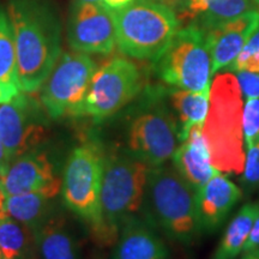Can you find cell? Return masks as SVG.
<instances>
[{
  "label": "cell",
  "mask_w": 259,
  "mask_h": 259,
  "mask_svg": "<svg viewBox=\"0 0 259 259\" xmlns=\"http://www.w3.org/2000/svg\"><path fill=\"white\" fill-rule=\"evenodd\" d=\"M202 126L203 124L194 125L171 156L173 167L196 192L211 179L216 171L204 141Z\"/></svg>",
  "instance_id": "16"
},
{
  "label": "cell",
  "mask_w": 259,
  "mask_h": 259,
  "mask_svg": "<svg viewBox=\"0 0 259 259\" xmlns=\"http://www.w3.org/2000/svg\"><path fill=\"white\" fill-rule=\"evenodd\" d=\"M242 113L244 96L235 74L231 71L216 74L202 134L213 168L225 176H241L245 167Z\"/></svg>",
  "instance_id": "2"
},
{
  "label": "cell",
  "mask_w": 259,
  "mask_h": 259,
  "mask_svg": "<svg viewBox=\"0 0 259 259\" xmlns=\"http://www.w3.org/2000/svg\"><path fill=\"white\" fill-rule=\"evenodd\" d=\"M259 28V11L246 14L205 30L206 45L211 57V74L226 69Z\"/></svg>",
  "instance_id": "14"
},
{
  "label": "cell",
  "mask_w": 259,
  "mask_h": 259,
  "mask_svg": "<svg viewBox=\"0 0 259 259\" xmlns=\"http://www.w3.org/2000/svg\"><path fill=\"white\" fill-rule=\"evenodd\" d=\"M240 198L241 190L216 169L211 179L196 192L197 218L202 233L218 231Z\"/></svg>",
  "instance_id": "15"
},
{
  "label": "cell",
  "mask_w": 259,
  "mask_h": 259,
  "mask_svg": "<svg viewBox=\"0 0 259 259\" xmlns=\"http://www.w3.org/2000/svg\"><path fill=\"white\" fill-rule=\"evenodd\" d=\"M34 232L12 218L0 220V259H34Z\"/></svg>",
  "instance_id": "23"
},
{
  "label": "cell",
  "mask_w": 259,
  "mask_h": 259,
  "mask_svg": "<svg viewBox=\"0 0 259 259\" xmlns=\"http://www.w3.org/2000/svg\"><path fill=\"white\" fill-rule=\"evenodd\" d=\"M178 19L204 31L254 10L255 0H179Z\"/></svg>",
  "instance_id": "18"
},
{
  "label": "cell",
  "mask_w": 259,
  "mask_h": 259,
  "mask_svg": "<svg viewBox=\"0 0 259 259\" xmlns=\"http://www.w3.org/2000/svg\"><path fill=\"white\" fill-rule=\"evenodd\" d=\"M240 259H259V248L244 252V254L241 255Z\"/></svg>",
  "instance_id": "33"
},
{
  "label": "cell",
  "mask_w": 259,
  "mask_h": 259,
  "mask_svg": "<svg viewBox=\"0 0 259 259\" xmlns=\"http://www.w3.org/2000/svg\"><path fill=\"white\" fill-rule=\"evenodd\" d=\"M19 88L37 92L61 56V24L51 0H9Z\"/></svg>",
  "instance_id": "1"
},
{
  "label": "cell",
  "mask_w": 259,
  "mask_h": 259,
  "mask_svg": "<svg viewBox=\"0 0 259 259\" xmlns=\"http://www.w3.org/2000/svg\"><path fill=\"white\" fill-rule=\"evenodd\" d=\"M258 212V203L245 204L228 223L211 259H235L238 257L244 251Z\"/></svg>",
  "instance_id": "21"
},
{
  "label": "cell",
  "mask_w": 259,
  "mask_h": 259,
  "mask_svg": "<svg viewBox=\"0 0 259 259\" xmlns=\"http://www.w3.org/2000/svg\"><path fill=\"white\" fill-rule=\"evenodd\" d=\"M143 206L148 222L171 240L191 245L202 234L196 191L174 167H150Z\"/></svg>",
  "instance_id": "3"
},
{
  "label": "cell",
  "mask_w": 259,
  "mask_h": 259,
  "mask_svg": "<svg viewBox=\"0 0 259 259\" xmlns=\"http://www.w3.org/2000/svg\"><path fill=\"white\" fill-rule=\"evenodd\" d=\"M151 100L135 113L126 130V150L148 166L164 164L179 145L176 115L164 102Z\"/></svg>",
  "instance_id": "9"
},
{
  "label": "cell",
  "mask_w": 259,
  "mask_h": 259,
  "mask_svg": "<svg viewBox=\"0 0 259 259\" xmlns=\"http://www.w3.org/2000/svg\"><path fill=\"white\" fill-rule=\"evenodd\" d=\"M111 11L119 51L138 60L156 63L180 25L176 11L156 0H135Z\"/></svg>",
  "instance_id": "5"
},
{
  "label": "cell",
  "mask_w": 259,
  "mask_h": 259,
  "mask_svg": "<svg viewBox=\"0 0 259 259\" xmlns=\"http://www.w3.org/2000/svg\"><path fill=\"white\" fill-rule=\"evenodd\" d=\"M6 101H10V100H9L8 95H6L4 88H3V87L0 85V103L6 102Z\"/></svg>",
  "instance_id": "34"
},
{
  "label": "cell",
  "mask_w": 259,
  "mask_h": 259,
  "mask_svg": "<svg viewBox=\"0 0 259 259\" xmlns=\"http://www.w3.org/2000/svg\"><path fill=\"white\" fill-rule=\"evenodd\" d=\"M32 232L36 259H80L76 238L60 216L52 215Z\"/></svg>",
  "instance_id": "19"
},
{
  "label": "cell",
  "mask_w": 259,
  "mask_h": 259,
  "mask_svg": "<svg viewBox=\"0 0 259 259\" xmlns=\"http://www.w3.org/2000/svg\"><path fill=\"white\" fill-rule=\"evenodd\" d=\"M245 148H250L259 139V97L246 100L242 113Z\"/></svg>",
  "instance_id": "27"
},
{
  "label": "cell",
  "mask_w": 259,
  "mask_h": 259,
  "mask_svg": "<svg viewBox=\"0 0 259 259\" xmlns=\"http://www.w3.org/2000/svg\"><path fill=\"white\" fill-rule=\"evenodd\" d=\"M89 54L66 52L41 87V103L52 119L84 115V102L96 71Z\"/></svg>",
  "instance_id": "8"
},
{
  "label": "cell",
  "mask_w": 259,
  "mask_h": 259,
  "mask_svg": "<svg viewBox=\"0 0 259 259\" xmlns=\"http://www.w3.org/2000/svg\"><path fill=\"white\" fill-rule=\"evenodd\" d=\"M168 248L153 226L137 216L121 226L113 259H167Z\"/></svg>",
  "instance_id": "17"
},
{
  "label": "cell",
  "mask_w": 259,
  "mask_h": 259,
  "mask_svg": "<svg viewBox=\"0 0 259 259\" xmlns=\"http://www.w3.org/2000/svg\"><path fill=\"white\" fill-rule=\"evenodd\" d=\"M53 199L44 192L6 196V212L10 218L23 223L34 231L52 216Z\"/></svg>",
  "instance_id": "22"
},
{
  "label": "cell",
  "mask_w": 259,
  "mask_h": 259,
  "mask_svg": "<svg viewBox=\"0 0 259 259\" xmlns=\"http://www.w3.org/2000/svg\"><path fill=\"white\" fill-rule=\"evenodd\" d=\"M46 137L47 122L25 93L0 103V138L10 161L36 150Z\"/></svg>",
  "instance_id": "11"
},
{
  "label": "cell",
  "mask_w": 259,
  "mask_h": 259,
  "mask_svg": "<svg viewBox=\"0 0 259 259\" xmlns=\"http://www.w3.org/2000/svg\"><path fill=\"white\" fill-rule=\"evenodd\" d=\"M132 2H135V0H103L101 4L107 6V8L111 10H116L131 4Z\"/></svg>",
  "instance_id": "31"
},
{
  "label": "cell",
  "mask_w": 259,
  "mask_h": 259,
  "mask_svg": "<svg viewBox=\"0 0 259 259\" xmlns=\"http://www.w3.org/2000/svg\"><path fill=\"white\" fill-rule=\"evenodd\" d=\"M82 2H88V3H102L103 0H82Z\"/></svg>",
  "instance_id": "35"
},
{
  "label": "cell",
  "mask_w": 259,
  "mask_h": 259,
  "mask_svg": "<svg viewBox=\"0 0 259 259\" xmlns=\"http://www.w3.org/2000/svg\"><path fill=\"white\" fill-rule=\"evenodd\" d=\"M169 2H179V0H169Z\"/></svg>",
  "instance_id": "36"
},
{
  "label": "cell",
  "mask_w": 259,
  "mask_h": 259,
  "mask_svg": "<svg viewBox=\"0 0 259 259\" xmlns=\"http://www.w3.org/2000/svg\"><path fill=\"white\" fill-rule=\"evenodd\" d=\"M8 218L6 212V194L3 190L2 183H0V220H4Z\"/></svg>",
  "instance_id": "32"
},
{
  "label": "cell",
  "mask_w": 259,
  "mask_h": 259,
  "mask_svg": "<svg viewBox=\"0 0 259 259\" xmlns=\"http://www.w3.org/2000/svg\"><path fill=\"white\" fill-rule=\"evenodd\" d=\"M254 248H259V212L257 218L254 220L251 233L250 235H248V239L247 241H246V244L244 246V251L242 252L254 250Z\"/></svg>",
  "instance_id": "29"
},
{
  "label": "cell",
  "mask_w": 259,
  "mask_h": 259,
  "mask_svg": "<svg viewBox=\"0 0 259 259\" xmlns=\"http://www.w3.org/2000/svg\"><path fill=\"white\" fill-rule=\"evenodd\" d=\"M235 77L240 85L242 96L246 100L259 97V72L239 71L235 72Z\"/></svg>",
  "instance_id": "28"
},
{
  "label": "cell",
  "mask_w": 259,
  "mask_h": 259,
  "mask_svg": "<svg viewBox=\"0 0 259 259\" xmlns=\"http://www.w3.org/2000/svg\"><path fill=\"white\" fill-rule=\"evenodd\" d=\"M10 162H11V161H10L8 154H6L4 144H3L2 138H0V176L4 173L5 169L8 168V166L10 164Z\"/></svg>",
  "instance_id": "30"
},
{
  "label": "cell",
  "mask_w": 259,
  "mask_h": 259,
  "mask_svg": "<svg viewBox=\"0 0 259 259\" xmlns=\"http://www.w3.org/2000/svg\"><path fill=\"white\" fill-rule=\"evenodd\" d=\"M240 181L247 193L259 189V139L246 149L245 167Z\"/></svg>",
  "instance_id": "26"
},
{
  "label": "cell",
  "mask_w": 259,
  "mask_h": 259,
  "mask_svg": "<svg viewBox=\"0 0 259 259\" xmlns=\"http://www.w3.org/2000/svg\"><path fill=\"white\" fill-rule=\"evenodd\" d=\"M0 183L6 196L44 192L56 198L61 191V179L56 174L54 164L46 154L37 149L10 162L0 176Z\"/></svg>",
  "instance_id": "13"
},
{
  "label": "cell",
  "mask_w": 259,
  "mask_h": 259,
  "mask_svg": "<svg viewBox=\"0 0 259 259\" xmlns=\"http://www.w3.org/2000/svg\"><path fill=\"white\" fill-rule=\"evenodd\" d=\"M168 96L176 113L174 115L179 130V143H181L189 136L194 125L203 124L205 120L209 111L210 88L202 92L176 88L170 90Z\"/></svg>",
  "instance_id": "20"
},
{
  "label": "cell",
  "mask_w": 259,
  "mask_h": 259,
  "mask_svg": "<svg viewBox=\"0 0 259 259\" xmlns=\"http://www.w3.org/2000/svg\"><path fill=\"white\" fill-rule=\"evenodd\" d=\"M103 154L95 142L74 148L65 164L60 193L65 206L88 225L95 244L107 247L101 211Z\"/></svg>",
  "instance_id": "6"
},
{
  "label": "cell",
  "mask_w": 259,
  "mask_h": 259,
  "mask_svg": "<svg viewBox=\"0 0 259 259\" xmlns=\"http://www.w3.org/2000/svg\"><path fill=\"white\" fill-rule=\"evenodd\" d=\"M143 85L141 70L126 58H113L96 69L90 83L84 115L101 122L132 101Z\"/></svg>",
  "instance_id": "10"
},
{
  "label": "cell",
  "mask_w": 259,
  "mask_h": 259,
  "mask_svg": "<svg viewBox=\"0 0 259 259\" xmlns=\"http://www.w3.org/2000/svg\"><path fill=\"white\" fill-rule=\"evenodd\" d=\"M150 166L126 149L103 154L101 211L106 246L115 245L121 226L143 208Z\"/></svg>",
  "instance_id": "4"
},
{
  "label": "cell",
  "mask_w": 259,
  "mask_h": 259,
  "mask_svg": "<svg viewBox=\"0 0 259 259\" xmlns=\"http://www.w3.org/2000/svg\"><path fill=\"white\" fill-rule=\"evenodd\" d=\"M67 42L74 52L109 54L116 46L112 11L101 3L76 0L67 22Z\"/></svg>",
  "instance_id": "12"
},
{
  "label": "cell",
  "mask_w": 259,
  "mask_h": 259,
  "mask_svg": "<svg viewBox=\"0 0 259 259\" xmlns=\"http://www.w3.org/2000/svg\"><path fill=\"white\" fill-rule=\"evenodd\" d=\"M255 2H257V3H258V4H259V0H255Z\"/></svg>",
  "instance_id": "37"
},
{
  "label": "cell",
  "mask_w": 259,
  "mask_h": 259,
  "mask_svg": "<svg viewBox=\"0 0 259 259\" xmlns=\"http://www.w3.org/2000/svg\"><path fill=\"white\" fill-rule=\"evenodd\" d=\"M0 85L9 100L22 92L17 77L15 36L8 12L0 8Z\"/></svg>",
  "instance_id": "24"
},
{
  "label": "cell",
  "mask_w": 259,
  "mask_h": 259,
  "mask_svg": "<svg viewBox=\"0 0 259 259\" xmlns=\"http://www.w3.org/2000/svg\"><path fill=\"white\" fill-rule=\"evenodd\" d=\"M228 69L233 73L239 71L259 72V28L248 38L244 48L229 65Z\"/></svg>",
  "instance_id": "25"
},
{
  "label": "cell",
  "mask_w": 259,
  "mask_h": 259,
  "mask_svg": "<svg viewBox=\"0 0 259 259\" xmlns=\"http://www.w3.org/2000/svg\"><path fill=\"white\" fill-rule=\"evenodd\" d=\"M156 63L160 78L178 89L202 92L211 85V57L205 31L198 25L178 29Z\"/></svg>",
  "instance_id": "7"
}]
</instances>
